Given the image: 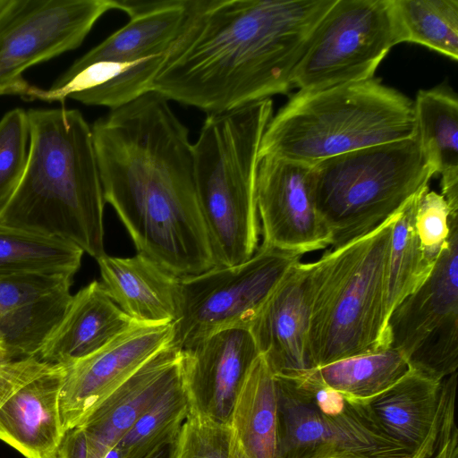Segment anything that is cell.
I'll return each instance as SVG.
<instances>
[{
  "label": "cell",
  "instance_id": "277c9868",
  "mask_svg": "<svg viewBox=\"0 0 458 458\" xmlns=\"http://www.w3.org/2000/svg\"><path fill=\"white\" fill-rule=\"evenodd\" d=\"M413 102L369 79L299 90L271 117L259 157L307 165L355 149L414 137Z\"/></svg>",
  "mask_w": 458,
  "mask_h": 458
},
{
  "label": "cell",
  "instance_id": "9a60e30c",
  "mask_svg": "<svg viewBox=\"0 0 458 458\" xmlns=\"http://www.w3.org/2000/svg\"><path fill=\"white\" fill-rule=\"evenodd\" d=\"M259 356L248 328L222 330L184 349L182 383L189 414L230 424L236 397Z\"/></svg>",
  "mask_w": 458,
  "mask_h": 458
},
{
  "label": "cell",
  "instance_id": "cb8c5ba5",
  "mask_svg": "<svg viewBox=\"0 0 458 458\" xmlns=\"http://www.w3.org/2000/svg\"><path fill=\"white\" fill-rule=\"evenodd\" d=\"M230 426L246 458H276V382L260 355L250 367L236 397Z\"/></svg>",
  "mask_w": 458,
  "mask_h": 458
},
{
  "label": "cell",
  "instance_id": "ffe728a7",
  "mask_svg": "<svg viewBox=\"0 0 458 458\" xmlns=\"http://www.w3.org/2000/svg\"><path fill=\"white\" fill-rule=\"evenodd\" d=\"M101 282L92 281L72 295L69 308L38 358L68 366L98 351L134 325Z\"/></svg>",
  "mask_w": 458,
  "mask_h": 458
},
{
  "label": "cell",
  "instance_id": "4fadbf2b",
  "mask_svg": "<svg viewBox=\"0 0 458 458\" xmlns=\"http://www.w3.org/2000/svg\"><path fill=\"white\" fill-rule=\"evenodd\" d=\"M312 165L259 157L256 193L262 244L302 255L330 246L315 205Z\"/></svg>",
  "mask_w": 458,
  "mask_h": 458
},
{
  "label": "cell",
  "instance_id": "ac0fdd59",
  "mask_svg": "<svg viewBox=\"0 0 458 458\" xmlns=\"http://www.w3.org/2000/svg\"><path fill=\"white\" fill-rule=\"evenodd\" d=\"M114 4L128 14L127 24L77 59L50 90L96 63H136L166 54L184 23L189 0H114Z\"/></svg>",
  "mask_w": 458,
  "mask_h": 458
},
{
  "label": "cell",
  "instance_id": "4dcf8cb0",
  "mask_svg": "<svg viewBox=\"0 0 458 458\" xmlns=\"http://www.w3.org/2000/svg\"><path fill=\"white\" fill-rule=\"evenodd\" d=\"M168 458H246L230 424L188 414Z\"/></svg>",
  "mask_w": 458,
  "mask_h": 458
},
{
  "label": "cell",
  "instance_id": "f1b7e54d",
  "mask_svg": "<svg viewBox=\"0 0 458 458\" xmlns=\"http://www.w3.org/2000/svg\"><path fill=\"white\" fill-rule=\"evenodd\" d=\"M391 1L400 43L422 45L457 60V0Z\"/></svg>",
  "mask_w": 458,
  "mask_h": 458
},
{
  "label": "cell",
  "instance_id": "836d02e7",
  "mask_svg": "<svg viewBox=\"0 0 458 458\" xmlns=\"http://www.w3.org/2000/svg\"><path fill=\"white\" fill-rule=\"evenodd\" d=\"M74 275L25 273L0 277V318L55 291L70 287Z\"/></svg>",
  "mask_w": 458,
  "mask_h": 458
},
{
  "label": "cell",
  "instance_id": "30bf717a",
  "mask_svg": "<svg viewBox=\"0 0 458 458\" xmlns=\"http://www.w3.org/2000/svg\"><path fill=\"white\" fill-rule=\"evenodd\" d=\"M391 0H335L296 66L300 90L366 81L399 44Z\"/></svg>",
  "mask_w": 458,
  "mask_h": 458
},
{
  "label": "cell",
  "instance_id": "8d00e7d4",
  "mask_svg": "<svg viewBox=\"0 0 458 458\" xmlns=\"http://www.w3.org/2000/svg\"><path fill=\"white\" fill-rule=\"evenodd\" d=\"M454 415L445 422L439 434L430 439L426 445L411 458H444L447 442L456 429Z\"/></svg>",
  "mask_w": 458,
  "mask_h": 458
},
{
  "label": "cell",
  "instance_id": "e0dca14e",
  "mask_svg": "<svg viewBox=\"0 0 458 458\" xmlns=\"http://www.w3.org/2000/svg\"><path fill=\"white\" fill-rule=\"evenodd\" d=\"M456 386L457 372L437 381L409 369L363 403L380 430L411 458L439 432L455 402Z\"/></svg>",
  "mask_w": 458,
  "mask_h": 458
},
{
  "label": "cell",
  "instance_id": "d6986e66",
  "mask_svg": "<svg viewBox=\"0 0 458 458\" xmlns=\"http://www.w3.org/2000/svg\"><path fill=\"white\" fill-rule=\"evenodd\" d=\"M64 365L52 364L0 407V440L24 458H58L64 435L60 414Z\"/></svg>",
  "mask_w": 458,
  "mask_h": 458
},
{
  "label": "cell",
  "instance_id": "d590c367",
  "mask_svg": "<svg viewBox=\"0 0 458 458\" xmlns=\"http://www.w3.org/2000/svg\"><path fill=\"white\" fill-rule=\"evenodd\" d=\"M106 453L107 451L84 428L75 427L64 432L58 450V458H104Z\"/></svg>",
  "mask_w": 458,
  "mask_h": 458
},
{
  "label": "cell",
  "instance_id": "83f0119b",
  "mask_svg": "<svg viewBox=\"0 0 458 458\" xmlns=\"http://www.w3.org/2000/svg\"><path fill=\"white\" fill-rule=\"evenodd\" d=\"M72 294L70 287L48 293L0 318V342L8 360L37 357L64 318Z\"/></svg>",
  "mask_w": 458,
  "mask_h": 458
},
{
  "label": "cell",
  "instance_id": "7402d4cb",
  "mask_svg": "<svg viewBox=\"0 0 458 458\" xmlns=\"http://www.w3.org/2000/svg\"><path fill=\"white\" fill-rule=\"evenodd\" d=\"M102 284L114 303L143 325L172 324L177 315L180 277L144 255L97 259Z\"/></svg>",
  "mask_w": 458,
  "mask_h": 458
},
{
  "label": "cell",
  "instance_id": "3957f363",
  "mask_svg": "<svg viewBox=\"0 0 458 458\" xmlns=\"http://www.w3.org/2000/svg\"><path fill=\"white\" fill-rule=\"evenodd\" d=\"M23 174L0 208V225L105 254L104 208L91 127L76 109H30Z\"/></svg>",
  "mask_w": 458,
  "mask_h": 458
},
{
  "label": "cell",
  "instance_id": "b9f144b4",
  "mask_svg": "<svg viewBox=\"0 0 458 458\" xmlns=\"http://www.w3.org/2000/svg\"><path fill=\"white\" fill-rule=\"evenodd\" d=\"M328 458H358V457H353V456H333V457H328Z\"/></svg>",
  "mask_w": 458,
  "mask_h": 458
},
{
  "label": "cell",
  "instance_id": "d4e9b609",
  "mask_svg": "<svg viewBox=\"0 0 458 458\" xmlns=\"http://www.w3.org/2000/svg\"><path fill=\"white\" fill-rule=\"evenodd\" d=\"M403 356L392 347L342 359L311 371L326 386L347 398L366 403L409 371Z\"/></svg>",
  "mask_w": 458,
  "mask_h": 458
},
{
  "label": "cell",
  "instance_id": "44dd1931",
  "mask_svg": "<svg viewBox=\"0 0 458 458\" xmlns=\"http://www.w3.org/2000/svg\"><path fill=\"white\" fill-rule=\"evenodd\" d=\"M183 350L170 343L104 400L78 427L106 451L157 400L182 371Z\"/></svg>",
  "mask_w": 458,
  "mask_h": 458
},
{
  "label": "cell",
  "instance_id": "ba28073f",
  "mask_svg": "<svg viewBox=\"0 0 458 458\" xmlns=\"http://www.w3.org/2000/svg\"><path fill=\"white\" fill-rule=\"evenodd\" d=\"M311 370L296 378L275 376L276 458H411L380 430L363 403L326 386Z\"/></svg>",
  "mask_w": 458,
  "mask_h": 458
},
{
  "label": "cell",
  "instance_id": "4316f807",
  "mask_svg": "<svg viewBox=\"0 0 458 458\" xmlns=\"http://www.w3.org/2000/svg\"><path fill=\"white\" fill-rule=\"evenodd\" d=\"M422 191L399 210L393 225L386 289V326L393 310L423 284L433 268L423 257L414 225L417 203Z\"/></svg>",
  "mask_w": 458,
  "mask_h": 458
},
{
  "label": "cell",
  "instance_id": "8992f818",
  "mask_svg": "<svg viewBox=\"0 0 458 458\" xmlns=\"http://www.w3.org/2000/svg\"><path fill=\"white\" fill-rule=\"evenodd\" d=\"M398 212L313 262L309 347L314 368L389 347L386 275Z\"/></svg>",
  "mask_w": 458,
  "mask_h": 458
},
{
  "label": "cell",
  "instance_id": "60d3db41",
  "mask_svg": "<svg viewBox=\"0 0 458 458\" xmlns=\"http://www.w3.org/2000/svg\"><path fill=\"white\" fill-rule=\"evenodd\" d=\"M5 360H8L7 354H6V352H5L2 343L0 342V361Z\"/></svg>",
  "mask_w": 458,
  "mask_h": 458
},
{
  "label": "cell",
  "instance_id": "603a6c76",
  "mask_svg": "<svg viewBox=\"0 0 458 458\" xmlns=\"http://www.w3.org/2000/svg\"><path fill=\"white\" fill-rule=\"evenodd\" d=\"M415 138L441 175L450 216H458V99L446 87L421 89L413 102Z\"/></svg>",
  "mask_w": 458,
  "mask_h": 458
},
{
  "label": "cell",
  "instance_id": "d6a6232c",
  "mask_svg": "<svg viewBox=\"0 0 458 458\" xmlns=\"http://www.w3.org/2000/svg\"><path fill=\"white\" fill-rule=\"evenodd\" d=\"M450 209L442 194L425 188L420 194L414 225L423 257L434 267L449 234Z\"/></svg>",
  "mask_w": 458,
  "mask_h": 458
},
{
  "label": "cell",
  "instance_id": "7c38bea8",
  "mask_svg": "<svg viewBox=\"0 0 458 458\" xmlns=\"http://www.w3.org/2000/svg\"><path fill=\"white\" fill-rule=\"evenodd\" d=\"M114 0H12L0 15V95L30 96L24 71L79 47Z\"/></svg>",
  "mask_w": 458,
  "mask_h": 458
},
{
  "label": "cell",
  "instance_id": "5b68a950",
  "mask_svg": "<svg viewBox=\"0 0 458 458\" xmlns=\"http://www.w3.org/2000/svg\"><path fill=\"white\" fill-rule=\"evenodd\" d=\"M270 98L207 115L193 143L198 201L216 266L248 260L257 250L256 181Z\"/></svg>",
  "mask_w": 458,
  "mask_h": 458
},
{
  "label": "cell",
  "instance_id": "2e32d148",
  "mask_svg": "<svg viewBox=\"0 0 458 458\" xmlns=\"http://www.w3.org/2000/svg\"><path fill=\"white\" fill-rule=\"evenodd\" d=\"M313 267L295 264L249 328L275 376L296 378L315 369L309 347Z\"/></svg>",
  "mask_w": 458,
  "mask_h": 458
},
{
  "label": "cell",
  "instance_id": "8fae6325",
  "mask_svg": "<svg viewBox=\"0 0 458 458\" xmlns=\"http://www.w3.org/2000/svg\"><path fill=\"white\" fill-rule=\"evenodd\" d=\"M449 234L429 276L391 313L389 347L409 369L442 381L458 368V216L449 217Z\"/></svg>",
  "mask_w": 458,
  "mask_h": 458
},
{
  "label": "cell",
  "instance_id": "f35d334b",
  "mask_svg": "<svg viewBox=\"0 0 458 458\" xmlns=\"http://www.w3.org/2000/svg\"><path fill=\"white\" fill-rule=\"evenodd\" d=\"M171 445H165L154 451L148 458H168Z\"/></svg>",
  "mask_w": 458,
  "mask_h": 458
},
{
  "label": "cell",
  "instance_id": "52a82bcc",
  "mask_svg": "<svg viewBox=\"0 0 458 458\" xmlns=\"http://www.w3.org/2000/svg\"><path fill=\"white\" fill-rule=\"evenodd\" d=\"M435 174L415 136L313 165L315 205L330 234L331 249L377 228L428 187Z\"/></svg>",
  "mask_w": 458,
  "mask_h": 458
},
{
  "label": "cell",
  "instance_id": "5bb4252c",
  "mask_svg": "<svg viewBox=\"0 0 458 458\" xmlns=\"http://www.w3.org/2000/svg\"><path fill=\"white\" fill-rule=\"evenodd\" d=\"M173 324H136L94 353L65 367L60 393L64 431L86 418L173 339Z\"/></svg>",
  "mask_w": 458,
  "mask_h": 458
},
{
  "label": "cell",
  "instance_id": "ab89813d",
  "mask_svg": "<svg viewBox=\"0 0 458 458\" xmlns=\"http://www.w3.org/2000/svg\"><path fill=\"white\" fill-rule=\"evenodd\" d=\"M11 2H12V0H0V15L9 6Z\"/></svg>",
  "mask_w": 458,
  "mask_h": 458
},
{
  "label": "cell",
  "instance_id": "1f68e13d",
  "mask_svg": "<svg viewBox=\"0 0 458 458\" xmlns=\"http://www.w3.org/2000/svg\"><path fill=\"white\" fill-rule=\"evenodd\" d=\"M30 129L27 112L15 108L0 120V208L17 187L26 166Z\"/></svg>",
  "mask_w": 458,
  "mask_h": 458
},
{
  "label": "cell",
  "instance_id": "e575fe53",
  "mask_svg": "<svg viewBox=\"0 0 458 458\" xmlns=\"http://www.w3.org/2000/svg\"><path fill=\"white\" fill-rule=\"evenodd\" d=\"M50 365L38 357L0 361V407L14 391Z\"/></svg>",
  "mask_w": 458,
  "mask_h": 458
},
{
  "label": "cell",
  "instance_id": "7a4b0ae2",
  "mask_svg": "<svg viewBox=\"0 0 458 458\" xmlns=\"http://www.w3.org/2000/svg\"><path fill=\"white\" fill-rule=\"evenodd\" d=\"M335 0H189L150 90L222 114L287 92Z\"/></svg>",
  "mask_w": 458,
  "mask_h": 458
},
{
  "label": "cell",
  "instance_id": "74e56055",
  "mask_svg": "<svg viewBox=\"0 0 458 458\" xmlns=\"http://www.w3.org/2000/svg\"><path fill=\"white\" fill-rule=\"evenodd\" d=\"M444 458H458V431L452 433L445 448Z\"/></svg>",
  "mask_w": 458,
  "mask_h": 458
},
{
  "label": "cell",
  "instance_id": "6da1fadb",
  "mask_svg": "<svg viewBox=\"0 0 458 458\" xmlns=\"http://www.w3.org/2000/svg\"><path fill=\"white\" fill-rule=\"evenodd\" d=\"M105 201L138 253L180 278L216 266L200 212L188 128L147 92L91 126Z\"/></svg>",
  "mask_w": 458,
  "mask_h": 458
},
{
  "label": "cell",
  "instance_id": "484cf974",
  "mask_svg": "<svg viewBox=\"0 0 458 458\" xmlns=\"http://www.w3.org/2000/svg\"><path fill=\"white\" fill-rule=\"evenodd\" d=\"M83 253L70 242L0 225V277L47 272L75 275Z\"/></svg>",
  "mask_w": 458,
  "mask_h": 458
},
{
  "label": "cell",
  "instance_id": "9c48e42d",
  "mask_svg": "<svg viewBox=\"0 0 458 458\" xmlns=\"http://www.w3.org/2000/svg\"><path fill=\"white\" fill-rule=\"evenodd\" d=\"M302 256L261 244L242 263L180 278L171 343L184 350L222 330L249 329Z\"/></svg>",
  "mask_w": 458,
  "mask_h": 458
},
{
  "label": "cell",
  "instance_id": "f546056e",
  "mask_svg": "<svg viewBox=\"0 0 458 458\" xmlns=\"http://www.w3.org/2000/svg\"><path fill=\"white\" fill-rule=\"evenodd\" d=\"M188 414L181 371L114 447L121 458H148L157 448L174 442Z\"/></svg>",
  "mask_w": 458,
  "mask_h": 458
}]
</instances>
